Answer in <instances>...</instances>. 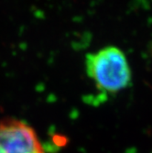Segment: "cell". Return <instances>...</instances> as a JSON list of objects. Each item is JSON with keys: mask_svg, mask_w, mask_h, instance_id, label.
<instances>
[{"mask_svg": "<svg viewBox=\"0 0 152 153\" xmlns=\"http://www.w3.org/2000/svg\"><path fill=\"white\" fill-rule=\"evenodd\" d=\"M85 71L100 92L115 94L128 88L132 74L127 57L119 48L108 46L85 57Z\"/></svg>", "mask_w": 152, "mask_h": 153, "instance_id": "1", "label": "cell"}, {"mask_svg": "<svg viewBox=\"0 0 152 153\" xmlns=\"http://www.w3.org/2000/svg\"><path fill=\"white\" fill-rule=\"evenodd\" d=\"M0 153H45L36 131L17 118L0 121Z\"/></svg>", "mask_w": 152, "mask_h": 153, "instance_id": "2", "label": "cell"}]
</instances>
